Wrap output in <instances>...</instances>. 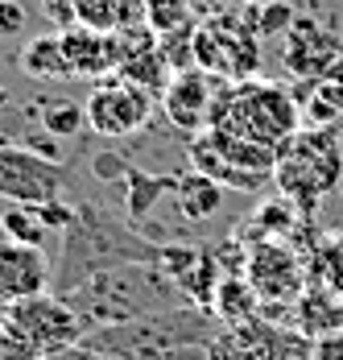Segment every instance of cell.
<instances>
[{"label":"cell","mask_w":343,"mask_h":360,"mask_svg":"<svg viewBox=\"0 0 343 360\" xmlns=\"http://www.w3.org/2000/svg\"><path fill=\"white\" fill-rule=\"evenodd\" d=\"M190 162H195V170H203L215 182H224L228 191H261L265 182L273 179L277 149L207 124V129L195 133Z\"/></svg>","instance_id":"obj_4"},{"label":"cell","mask_w":343,"mask_h":360,"mask_svg":"<svg viewBox=\"0 0 343 360\" xmlns=\"http://www.w3.org/2000/svg\"><path fill=\"white\" fill-rule=\"evenodd\" d=\"M83 290L79 294H70V307L79 311V307H87L91 315H100V319H116V323H124V319H133V315H153V307H157V298L166 294V282L157 286L149 274H141V269H129V274H91V278H79Z\"/></svg>","instance_id":"obj_6"},{"label":"cell","mask_w":343,"mask_h":360,"mask_svg":"<svg viewBox=\"0 0 343 360\" xmlns=\"http://www.w3.org/2000/svg\"><path fill=\"white\" fill-rule=\"evenodd\" d=\"M339 116H343V58L323 79H314V91L302 104V120H310L314 129H323V124H331Z\"/></svg>","instance_id":"obj_19"},{"label":"cell","mask_w":343,"mask_h":360,"mask_svg":"<svg viewBox=\"0 0 343 360\" xmlns=\"http://www.w3.org/2000/svg\"><path fill=\"white\" fill-rule=\"evenodd\" d=\"M318 360H343V331H331L318 340Z\"/></svg>","instance_id":"obj_29"},{"label":"cell","mask_w":343,"mask_h":360,"mask_svg":"<svg viewBox=\"0 0 343 360\" xmlns=\"http://www.w3.org/2000/svg\"><path fill=\"white\" fill-rule=\"evenodd\" d=\"M343 174V153H339V133L335 129H314L310 124L306 133L298 129L290 141L277 145V166L273 179L277 186L294 199V212L298 216H310L318 207V199L339 182Z\"/></svg>","instance_id":"obj_3"},{"label":"cell","mask_w":343,"mask_h":360,"mask_svg":"<svg viewBox=\"0 0 343 360\" xmlns=\"http://www.w3.org/2000/svg\"><path fill=\"white\" fill-rule=\"evenodd\" d=\"M4 327L13 335L30 340L41 356L67 352L70 344H79L87 335V319L70 307L67 298H50V294H34V298H21V302H8Z\"/></svg>","instance_id":"obj_5"},{"label":"cell","mask_w":343,"mask_h":360,"mask_svg":"<svg viewBox=\"0 0 343 360\" xmlns=\"http://www.w3.org/2000/svg\"><path fill=\"white\" fill-rule=\"evenodd\" d=\"M63 162L54 158H41L25 145H0V199L8 203H46V199H58L63 195Z\"/></svg>","instance_id":"obj_9"},{"label":"cell","mask_w":343,"mask_h":360,"mask_svg":"<svg viewBox=\"0 0 343 360\" xmlns=\"http://www.w3.org/2000/svg\"><path fill=\"white\" fill-rule=\"evenodd\" d=\"M25 30V8L17 0H0V37H17Z\"/></svg>","instance_id":"obj_27"},{"label":"cell","mask_w":343,"mask_h":360,"mask_svg":"<svg viewBox=\"0 0 343 360\" xmlns=\"http://www.w3.org/2000/svg\"><path fill=\"white\" fill-rule=\"evenodd\" d=\"M83 124H87V112H83V104L58 100V104H46V108H41V129H46L50 137H58V141L79 137V133H83Z\"/></svg>","instance_id":"obj_23"},{"label":"cell","mask_w":343,"mask_h":360,"mask_svg":"<svg viewBox=\"0 0 343 360\" xmlns=\"http://www.w3.org/2000/svg\"><path fill=\"white\" fill-rule=\"evenodd\" d=\"M240 4H248V8H261V4H269V0H240Z\"/></svg>","instance_id":"obj_31"},{"label":"cell","mask_w":343,"mask_h":360,"mask_svg":"<svg viewBox=\"0 0 343 360\" xmlns=\"http://www.w3.org/2000/svg\"><path fill=\"white\" fill-rule=\"evenodd\" d=\"M252 30L261 37H277V34H290V25L298 21V13L290 8V4H281V0H269V4H261V8H252Z\"/></svg>","instance_id":"obj_24"},{"label":"cell","mask_w":343,"mask_h":360,"mask_svg":"<svg viewBox=\"0 0 343 360\" xmlns=\"http://www.w3.org/2000/svg\"><path fill=\"white\" fill-rule=\"evenodd\" d=\"M211 327L203 315L195 311H166V315H145L141 323H112V327H96L83 335V348L96 356H112V360H153V356H195L207 360V352L186 348V344H207Z\"/></svg>","instance_id":"obj_1"},{"label":"cell","mask_w":343,"mask_h":360,"mask_svg":"<svg viewBox=\"0 0 343 360\" xmlns=\"http://www.w3.org/2000/svg\"><path fill=\"white\" fill-rule=\"evenodd\" d=\"M224 182H215L203 170H190L174 182V199H178V212L186 219H211L219 207H224Z\"/></svg>","instance_id":"obj_17"},{"label":"cell","mask_w":343,"mask_h":360,"mask_svg":"<svg viewBox=\"0 0 343 360\" xmlns=\"http://www.w3.org/2000/svg\"><path fill=\"white\" fill-rule=\"evenodd\" d=\"M63 50L75 79H103V75L120 71L124 54H129V37L124 34H100L87 25H70L63 30Z\"/></svg>","instance_id":"obj_11"},{"label":"cell","mask_w":343,"mask_h":360,"mask_svg":"<svg viewBox=\"0 0 343 360\" xmlns=\"http://www.w3.org/2000/svg\"><path fill=\"white\" fill-rule=\"evenodd\" d=\"M207 307H211L228 327H240V323H248V319H257L261 294H257V286H252L244 274H224V278L215 282V294H211Z\"/></svg>","instance_id":"obj_15"},{"label":"cell","mask_w":343,"mask_h":360,"mask_svg":"<svg viewBox=\"0 0 343 360\" xmlns=\"http://www.w3.org/2000/svg\"><path fill=\"white\" fill-rule=\"evenodd\" d=\"M8 340H13V331H8V327L0 323V360L8 356Z\"/></svg>","instance_id":"obj_30"},{"label":"cell","mask_w":343,"mask_h":360,"mask_svg":"<svg viewBox=\"0 0 343 360\" xmlns=\"http://www.w3.org/2000/svg\"><path fill=\"white\" fill-rule=\"evenodd\" d=\"M215 75L203 67H182L170 75L166 91H162V108L170 116V124L186 129V133H199L211 124V112H215Z\"/></svg>","instance_id":"obj_10"},{"label":"cell","mask_w":343,"mask_h":360,"mask_svg":"<svg viewBox=\"0 0 343 360\" xmlns=\"http://www.w3.org/2000/svg\"><path fill=\"white\" fill-rule=\"evenodd\" d=\"M343 58V41L331 37L318 21L298 17L290 25V50H285V67L302 79H323L335 63Z\"/></svg>","instance_id":"obj_13"},{"label":"cell","mask_w":343,"mask_h":360,"mask_svg":"<svg viewBox=\"0 0 343 360\" xmlns=\"http://www.w3.org/2000/svg\"><path fill=\"white\" fill-rule=\"evenodd\" d=\"M215 129H228L236 137H248L257 145L277 149L302 129V108L294 104V96L277 83H261V79H240L236 87H228L215 112H211Z\"/></svg>","instance_id":"obj_2"},{"label":"cell","mask_w":343,"mask_h":360,"mask_svg":"<svg viewBox=\"0 0 343 360\" xmlns=\"http://www.w3.org/2000/svg\"><path fill=\"white\" fill-rule=\"evenodd\" d=\"M153 100L157 96H149L145 87L137 83H129V79H112V83H100V87H91V96H87V124L100 133V137H112V141H120V137H133L141 133L145 124H149V116H153Z\"/></svg>","instance_id":"obj_7"},{"label":"cell","mask_w":343,"mask_h":360,"mask_svg":"<svg viewBox=\"0 0 343 360\" xmlns=\"http://www.w3.org/2000/svg\"><path fill=\"white\" fill-rule=\"evenodd\" d=\"M4 104H8V91H4V87H0V108H4Z\"/></svg>","instance_id":"obj_32"},{"label":"cell","mask_w":343,"mask_h":360,"mask_svg":"<svg viewBox=\"0 0 343 360\" xmlns=\"http://www.w3.org/2000/svg\"><path fill=\"white\" fill-rule=\"evenodd\" d=\"M34 212H37V219L46 224V232H50V228H70V224L79 219L67 203H63V199H46V203H37Z\"/></svg>","instance_id":"obj_25"},{"label":"cell","mask_w":343,"mask_h":360,"mask_svg":"<svg viewBox=\"0 0 343 360\" xmlns=\"http://www.w3.org/2000/svg\"><path fill=\"white\" fill-rule=\"evenodd\" d=\"M0 145H4V137H0Z\"/></svg>","instance_id":"obj_33"},{"label":"cell","mask_w":343,"mask_h":360,"mask_svg":"<svg viewBox=\"0 0 343 360\" xmlns=\"http://www.w3.org/2000/svg\"><path fill=\"white\" fill-rule=\"evenodd\" d=\"M244 278L257 286L261 294V302H294L302 290H306V265H302V257L294 252V245H285L281 236H265V240H257L248 257H244Z\"/></svg>","instance_id":"obj_8"},{"label":"cell","mask_w":343,"mask_h":360,"mask_svg":"<svg viewBox=\"0 0 343 360\" xmlns=\"http://www.w3.org/2000/svg\"><path fill=\"white\" fill-rule=\"evenodd\" d=\"M290 224H294V212H290L285 203H269V207L257 212V228H261V232H285Z\"/></svg>","instance_id":"obj_26"},{"label":"cell","mask_w":343,"mask_h":360,"mask_svg":"<svg viewBox=\"0 0 343 360\" xmlns=\"http://www.w3.org/2000/svg\"><path fill=\"white\" fill-rule=\"evenodd\" d=\"M195 25V0H145V30L153 37H166Z\"/></svg>","instance_id":"obj_20"},{"label":"cell","mask_w":343,"mask_h":360,"mask_svg":"<svg viewBox=\"0 0 343 360\" xmlns=\"http://www.w3.org/2000/svg\"><path fill=\"white\" fill-rule=\"evenodd\" d=\"M50 290V261L34 245L4 240L0 245V302H21Z\"/></svg>","instance_id":"obj_12"},{"label":"cell","mask_w":343,"mask_h":360,"mask_svg":"<svg viewBox=\"0 0 343 360\" xmlns=\"http://www.w3.org/2000/svg\"><path fill=\"white\" fill-rule=\"evenodd\" d=\"M294 319H298V331L310 340L343 331V298L327 282H314L294 298Z\"/></svg>","instance_id":"obj_14"},{"label":"cell","mask_w":343,"mask_h":360,"mask_svg":"<svg viewBox=\"0 0 343 360\" xmlns=\"http://www.w3.org/2000/svg\"><path fill=\"white\" fill-rule=\"evenodd\" d=\"M310 278L327 282V286L343 298V228L327 232V236L318 240V252H314V274H310Z\"/></svg>","instance_id":"obj_22"},{"label":"cell","mask_w":343,"mask_h":360,"mask_svg":"<svg viewBox=\"0 0 343 360\" xmlns=\"http://www.w3.org/2000/svg\"><path fill=\"white\" fill-rule=\"evenodd\" d=\"M75 17L87 30L124 34L129 25L145 21V0H75Z\"/></svg>","instance_id":"obj_16"},{"label":"cell","mask_w":343,"mask_h":360,"mask_svg":"<svg viewBox=\"0 0 343 360\" xmlns=\"http://www.w3.org/2000/svg\"><path fill=\"white\" fill-rule=\"evenodd\" d=\"M0 232L4 240H17V245H34V249L46 245V224L37 219L30 203H13L8 212H0Z\"/></svg>","instance_id":"obj_21"},{"label":"cell","mask_w":343,"mask_h":360,"mask_svg":"<svg viewBox=\"0 0 343 360\" xmlns=\"http://www.w3.org/2000/svg\"><path fill=\"white\" fill-rule=\"evenodd\" d=\"M46 17H50L58 30L79 25V17H75V0H46Z\"/></svg>","instance_id":"obj_28"},{"label":"cell","mask_w":343,"mask_h":360,"mask_svg":"<svg viewBox=\"0 0 343 360\" xmlns=\"http://www.w3.org/2000/svg\"><path fill=\"white\" fill-rule=\"evenodd\" d=\"M17 63H21V71L30 75V79H41V83H50V79H75L70 75V63H67V50H63V34L34 37L21 50Z\"/></svg>","instance_id":"obj_18"}]
</instances>
